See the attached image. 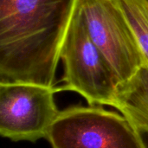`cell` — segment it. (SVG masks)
<instances>
[{"instance_id":"6","label":"cell","mask_w":148,"mask_h":148,"mask_svg":"<svg viewBox=\"0 0 148 148\" xmlns=\"http://www.w3.org/2000/svg\"><path fill=\"white\" fill-rule=\"evenodd\" d=\"M114 108L138 132L148 133V65L144 64L131 78L118 84Z\"/></svg>"},{"instance_id":"8","label":"cell","mask_w":148,"mask_h":148,"mask_svg":"<svg viewBox=\"0 0 148 148\" xmlns=\"http://www.w3.org/2000/svg\"><path fill=\"white\" fill-rule=\"evenodd\" d=\"M141 137V140L143 143L144 148H148V133L147 132H139Z\"/></svg>"},{"instance_id":"1","label":"cell","mask_w":148,"mask_h":148,"mask_svg":"<svg viewBox=\"0 0 148 148\" xmlns=\"http://www.w3.org/2000/svg\"><path fill=\"white\" fill-rule=\"evenodd\" d=\"M78 0H0V84L54 87Z\"/></svg>"},{"instance_id":"5","label":"cell","mask_w":148,"mask_h":148,"mask_svg":"<svg viewBox=\"0 0 148 148\" xmlns=\"http://www.w3.org/2000/svg\"><path fill=\"white\" fill-rule=\"evenodd\" d=\"M59 88L27 83L0 84V134L12 141L35 142L47 134L59 114Z\"/></svg>"},{"instance_id":"2","label":"cell","mask_w":148,"mask_h":148,"mask_svg":"<svg viewBox=\"0 0 148 148\" xmlns=\"http://www.w3.org/2000/svg\"><path fill=\"white\" fill-rule=\"evenodd\" d=\"M64 64V85L60 91L81 95L89 105L114 107L119 82L108 59L89 36L76 5L60 55Z\"/></svg>"},{"instance_id":"4","label":"cell","mask_w":148,"mask_h":148,"mask_svg":"<svg viewBox=\"0 0 148 148\" xmlns=\"http://www.w3.org/2000/svg\"><path fill=\"white\" fill-rule=\"evenodd\" d=\"M88 33L101 50L119 84L146 64L136 38L115 0H78Z\"/></svg>"},{"instance_id":"3","label":"cell","mask_w":148,"mask_h":148,"mask_svg":"<svg viewBox=\"0 0 148 148\" xmlns=\"http://www.w3.org/2000/svg\"><path fill=\"white\" fill-rule=\"evenodd\" d=\"M46 139L52 148H144L140 133L123 114L95 105L60 111Z\"/></svg>"},{"instance_id":"7","label":"cell","mask_w":148,"mask_h":148,"mask_svg":"<svg viewBox=\"0 0 148 148\" xmlns=\"http://www.w3.org/2000/svg\"><path fill=\"white\" fill-rule=\"evenodd\" d=\"M123 12L148 65V0H115Z\"/></svg>"}]
</instances>
